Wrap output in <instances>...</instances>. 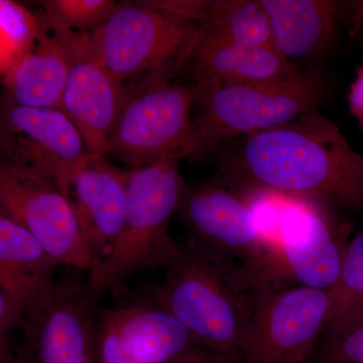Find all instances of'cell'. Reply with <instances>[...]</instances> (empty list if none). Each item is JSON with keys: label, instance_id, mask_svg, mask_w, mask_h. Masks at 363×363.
<instances>
[{"label": "cell", "instance_id": "cell-19", "mask_svg": "<svg viewBox=\"0 0 363 363\" xmlns=\"http://www.w3.org/2000/svg\"><path fill=\"white\" fill-rule=\"evenodd\" d=\"M277 51L286 59L312 58L333 43L340 4L327 0H260Z\"/></svg>", "mask_w": 363, "mask_h": 363}, {"label": "cell", "instance_id": "cell-3", "mask_svg": "<svg viewBox=\"0 0 363 363\" xmlns=\"http://www.w3.org/2000/svg\"><path fill=\"white\" fill-rule=\"evenodd\" d=\"M238 269L187 240L149 298L228 363H240L250 298Z\"/></svg>", "mask_w": 363, "mask_h": 363}, {"label": "cell", "instance_id": "cell-7", "mask_svg": "<svg viewBox=\"0 0 363 363\" xmlns=\"http://www.w3.org/2000/svg\"><path fill=\"white\" fill-rule=\"evenodd\" d=\"M341 215L311 203L286 200L269 234L267 278L276 286L328 291L337 281L351 240Z\"/></svg>", "mask_w": 363, "mask_h": 363}, {"label": "cell", "instance_id": "cell-10", "mask_svg": "<svg viewBox=\"0 0 363 363\" xmlns=\"http://www.w3.org/2000/svg\"><path fill=\"white\" fill-rule=\"evenodd\" d=\"M328 291L267 289L248 298L240 363H308L328 319Z\"/></svg>", "mask_w": 363, "mask_h": 363}, {"label": "cell", "instance_id": "cell-21", "mask_svg": "<svg viewBox=\"0 0 363 363\" xmlns=\"http://www.w3.org/2000/svg\"><path fill=\"white\" fill-rule=\"evenodd\" d=\"M200 26L203 33L238 44L276 49L271 21L260 0L210 1Z\"/></svg>", "mask_w": 363, "mask_h": 363}, {"label": "cell", "instance_id": "cell-27", "mask_svg": "<svg viewBox=\"0 0 363 363\" xmlns=\"http://www.w3.org/2000/svg\"><path fill=\"white\" fill-rule=\"evenodd\" d=\"M175 363H228L205 346H196L182 355Z\"/></svg>", "mask_w": 363, "mask_h": 363}, {"label": "cell", "instance_id": "cell-28", "mask_svg": "<svg viewBox=\"0 0 363 363\" xmlns=\"http://www.w3.org/2000/svg\"><path fill=\"white\" fill-rule=\"evenodd\" d=\"M308 363H318V362H308Z\"/></svg>", "mask_w": 363, "mask_h": 363}, {"label": "cell", "instance_id": "cell-12", "mask_svg": "<svg viewBox=\"0 0 363 363\" xmlns=\"http://www.w3.org/2000/svg\"><path fill=\"white\" fill-rule=\"evenodd\" d=\"M0 211L32 233L59 264L89 272L94 266L75 207L56 184L1 160Z\"/></svg>", "mask_w": 363, "mask_h": 363}, {"label": "cell", "instance_id": "cell-23", "mask_svg": "<svg viewBox=\"0 0 363 363\" xmlns=\"http://www.w3.org/2000/svg\"><path fill=\"white\" fill-rule=\"evenodd\" d=\"M310 362L363 363V325L339 337L318 342Z\"/></svg>", "mask_w": 363, "mask_h": 363}, {"label": "cell", "instance_id": "cell-26", "mask_svg": "<svg viewBox=\"0 0 363 363\" xmlns=\"http://www.w3.org/2000/svg\"><path fill=\"white\" fill-rule=\"evenodd\" d=\"M26 311L13 298L0 292V338L9 337L16 329L23 328Z\"/></svg>", "mask_w": 363, "mask_h": 363}, {"label": "cell", "instance_id": "cell-24", "mask_svg": "<svg viewBox=\"0 0 363 363\" xmlns=\"http://www.w3.org/2000/svg\"><path fill=\"white\" fill-rule=\"evenodd\" d=\"M97 360L98 363H140L121 347L111 308L101 309L98 314Z\"/></svg>", "mask_w": 363, "mask_h": 363}, {"label": "cell", "instance_id": "cell-15", "mask_svg": "<svg viewBox=\"0 0 363 363\" xmlns=\"http://www.w3.org/2000/svg\"><path fill=\"white\" fill-rule=\"evenodd\" d=\"M90 33L40 30L33 52L23 57L7 77L6 101L30 107L61 108L72 65L89 45Z\"/></svg>", "mask_w": 363, "mask_h": 363}, {"label": "cell", "instance_id": "cell-22", "mask_svg": "<svg viewBox=\"0 0 363 363\" xmlns=\"http://www.w3.org/2000/svg\"><path fill=\"white\" fill-rule=\"evenodd\" d=\"M43 6L40 28L52 32L87 33L95 30L116 11L112 0H48Z\"/></svg>", "mask_w": 363, "mask_h": 363}, {"label": "cell", "instance_id": "cell-13", "mask_svg": "<svg viewBox=\"0 0 363 363\" xmlns=\"http://www.w3.org/2000/svg\"><path fill=\"white\" fill-rule=\"evenodd\" d=\"M130 169L106 157L88 155L72 181L70 197L94 266L111 252L123 233L128 206Z\"/></svg>", "mask_w": 363, "mask_h": 363}, {"label": "cell", "instance_id": "cell-2", "mask_svg": "<svg viewBox=\"0 0 363 363\" xmlns=\"http://www.w3.org/2000/svg\"><path fill=\"white\" fill-rule=\"evenodd\" d=\"M194 83V82H193ZM183 159L199 162L226 143L318 111L330 93L318 69L274 82H199Z\"/></svg>", "mask_w": 363, "mask_h": 363}, {"label": "cell", "instance_id": "cell-18", "mask_svg": "<svg viewBox=\"0 0 363 363\" xmlns=\"http://www.w3.org/2000/svg\"><path fill=\"white\" fill-rule=\"evenodd\" d=\"M58 266L32 233L0 211V292L26 312L56 281Z\"/></svg>", "mask_w": 363, "mask_h": 363}, {"label": "cell", "instance_id": "cell-11", "mask_svg": "<svg viewBox=\"0 0 363 363\" xmlns=\"http://www.w3.org/2000/svg\"><path fill=\"white\" fill-rule=\"evenodd\" d=\"M0 145L2 159L11 166L52 182L69 197L76 171L88 156L82 135L65 112L6 100Z\"/></svg>", "mask_w": 363, "mask_h": 363}, {"label": "cell", "instance_id": "cell-6", "mask_svg": "<svg viewBox=\"0 0 363 363\" xmlns=\"http://www.w3.org/2000/svg\"><path fill=\"white\" fill-rule=\"evenodd\" d=\"M105 294L89 277L56 279L26 312L23 340L0 363H98V304Z\"/></svg>", "mask_w": 363, "mask_h": 363}, {"label": "cell", "instance_id": "cell-17", "mask_svg": "<svg viewBox=\"0 0 363 363\" xmlns=\"http://www.w3.org/2000/svg\"><path fill=\"white\" fill-rule=\"evenodd\" d=\"M121 347L140 363H175L203 346L171 313L150 298L111 308Z\"/></svg>", "mask_w": 363, "mask_h": 363}, {"label": "cell", "instance_id": "cell-4", "mask_svg": "<svg viewBox=\"0 0 363 363\" xmlns=\"http://www.w3.org/2000/svg\"><path fill=\"white\" fill-rule=\"evenodd\" d=\"M181 159L171 157L130 169L128 206L123 233L111 252L88 277L105 293H121L124 283L147 269H168L180 245L169 233L186 182Z\"/></svg>", "mask_w": 363, "mask_h": 363}, {"label": "cell", "instance_id": "cell-5", "mask_svg": "<svg viewBox=\"0 0 363 363\" xmlns=\"http://www.w3.org/2000/svg\"><path fill=\"white\" fill-rule=\"evenodd\" d=\"M201 32L198 21L157 1L123 2L90 33L91 51L121 82L140 76L169 78L185 70Z\"/></svg>", "mask_w": 363, "mask_h": 363}, {"label": "cell", "instance_id": "cell-20", "mask_svg": "<svg viewBox=\"0 0 363 363\" xmlns=\"http://www.w3.org/2000/svg\"><path fill=\"white\" fill-rule=\"evenodd\" d=\"M328 295V319L320 341L339 337L363 325V233L351 238L340 274Z\"/></svg>", "mask_w": 363, "mask_h": 363}, {"label": "cell", "instance_id": "cell-8", "mask_svg": "<svg viewBox=\"0 0 363 363\" xmlns=\"http://www.w3.org/2000/svg\"><path fill=\"white\" fill-rule=\"evenodd\" d=\"M178 215L188 240L240 269L247 283L255 281L267 257V240L247 193L217 175L186 183Z\"/></svg>", "mask_w": 363, "mask_h": 363}, {"label": "cell", "instance_id": "cell-9", "mask_svg": "<svg viewBox=\"0 0 363 363\" xmlns=\"http://www.w3.org/2000/svg\"><path fill=\"white\" fill-rule=\"evenodd\" d=\"M198 92L196 83L145 79L142 86L130 91L104 157L125 162L130 169L171 157L183 160Z\"/></svg>", "mask_w": 363, "mask_h": 363}, {"label": "cell", "instance_id": "cell-14", "mask_svg": "<svg viewBox=\"0 0 363 363\" xmlns=\"http://www.w3.org/2000/svg\"><path fill=\"white\" fill-rule=\"evenodd\" d=\"M130 94L97 61L89 43L72 65L60 108L78 128L89 156H104Z\"/></svg>", "mask_w": 363, "mask_h": 363}, {"label": "cell", "instance_id": "cell-1", "mask_svg": "<svg viewBox=\"0 0 363 363\" xmlns=\"http://www.w3.org/2000/svg\"><path fill=\"white\" fill-rule=\"evenodd\" d=\"M210 157L217 176L243 192L363 217V155L319 111L238 138Z\"/></svg>", "mask_w": 363, "mask_h": 363}, {"label": "cell", "instance_id": "cell-25", "mask_svg": "<svg viewBox=\"0 0 363 363\" xmlns=\"http://www.w3.org/2000/svg\"><path fill=\"white\" fill-rule=\"evenodd\" d=\"M353 35L363 47V1L352 2ZM350 113L357 121L360 130H363V64L358 68L357 77L350 86Z\"/></svg>", "mask_w": 363, "mask_h": 363}, {"label": "cell", "instance_id": "cell-16", "mask_svg": "<svg viewBox=\"0 0 363 363\" xmlns=\"http://www.w3.org/2000/svg\"><path fill=\"white\" fill-rule=\"evenodd\" d=\"M185 70L194 83L274 82L300 72L276 49L248 47L203 32Z\"/></svg>", "mask_w": 363, "mask_h": 363}]
</instances>
